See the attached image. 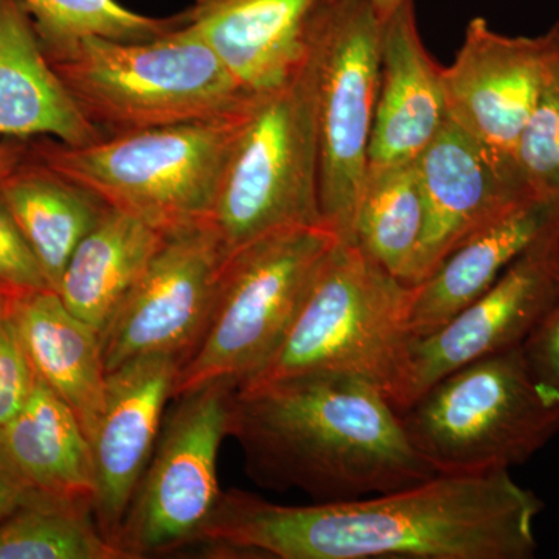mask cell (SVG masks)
Here are the masks:
<instances>
[{"label":"cell","instance_id":"6da1fadb","mask_svg":"<svg viewBox=\"0 0 559 559\" xmlns=\"http://www.w3.org/2000/svg\"><path fill=\"white\" fill-rule=\"evenodd\" d=\"M543 509L510 471L437 474L373 498L299 507L229 489L198 543L280 559H532Z\"/></svg>","mask_w":559,"mask_h":559},{"label":"cell","instance_id":"7a4b0ae2","mask_svg":"<svg viewBox=\"0 0 559 559\" xmlns=\"http://www.w3.org/2000/svg\"><path fill=\"white\" fill-rule=\"evenodd\" d=\"M227 432L257 485L300 489L319 503L384 495L437 476L412 447L384 390L358 374L322 371L235 389Z\"/></svg>","mask_w":559,"mask_h":559},{"label":"cell","instance_id":"3957f363","mask_svg":"<svg viewBox=\"0 0 559 559\" xmlns=\"http://www.w3.org/2000/svg\"><path fill=\"white\" fill-rule=\"evenodd\" d=\"M40 44L70 97L103 138L213 119L255 98L183 14L179 25L153 39Z\"/></svg>","mask_w":559,"mask_h":559},{"label":"cell","instance_id":"277c9868","mask_svg":"<svg viewBox=\"0 0 559 559\" xmlns=\"http://www.w3.org/2000/svg\"><path fill=\"white\" fill-rule=\"evenodd\" d=\"M255 98L246 108L213 119L87 145L46 139L33 153L36 162L90 191L106 207L130 213L164 235L178 234L212 221Z\"/></svg>","mask_w":559,"mask_h":559},{"label":"cell","instance_id":"5b68a950","mask_svg":"<svg viewBox=\"0 0 559 559\" xmlns=\"http://www.w3.org/2000/svg\"><path fill=\"white\" fill-rule=\"evenodd\" d=\"M414 293L358 246L337 240L285 340L237 389L336 371L377 382L392 400L412 340Z\"/></svg>","mask_w":559,"mask_h":559},{"label":"cell","instance_id":"8992f818","mask_svg":"<svg viewBox=\"0 0 559 559\" xmlns=\"http://www.w3.org/2000/svg\"><path fill=\"white\" fill-rule=\"evenodd\" d=\"M400 415L437 474L510 471L559 433V400L535 380L521 345L444 374Z\"/></svg>","mask_w":559,"mask_h":559},{"label":"cell","instance_id":"52a82bcc","mask_svg":"<svg viewBox=\"0 0 559 559\" xmlns=\"http://www.w3.org/2000/svg\"><path fill=\"white\" fill-rule=\"evenodd\" d=\"M340 238L323 226L264 235L226 257L204 333L180 364L173 400L216 381L235 388L270 360Z\"/></svg>","mask_w":559,"mask_h":559},{"label":"cell","instance_id":"ba28073f","mask_svg":"<svg viewBox=\"0 0 559 559\" xmlns=\"http://www.w3.org/2000/svg\"><path fill=\"white\" fill-rule=\"evenodd\" d=\"M210 223L226 255L272 231L323 226L314 75L308 55L282 86L257 95Z\"/></svg>","mask_w":559,"mask_h":559},{"label":"cell","instance_id":"9c48e42d","mask_svg":"<svg viewBox=\"0 0 559 559\" xmlns=\"http://www.w3.org/2000/svg\"><path fill=\"white\" fill-rule=\"evenodd\" d=\"M384 17L366 0H322L308 35L319 134V202L326 229L352 241L380 90Z\"/></svg>","mask_w":559,"mask_h":559},{"label":"cell","instance_id":"30bf717a","mask_svg":"<svg viewBox=\"0 0 559 559\" xmlns=\"http://www.w3.org/2000/svg\"><path fill=\"white\" fill-rule=\"evenodd\" d=\"M235 389L216 381L175 399L117 536L128 559L170 554L200 539L223 492L216 462L229 436Z\"/></svg>","mask_w":559,"mask_h":559},{"label":"cell","instance_id":"8fae6325","mask_svg":"<svg viewBox=\"0 0 559 559\" xmlns=\"http://www.w3.org/2000/svg\"><path fill=\"white\" fill-rule=\"evenodd\" d=\"M226 257L212 223L167 235L100 331L106 374L148 356L182 364L207 325Z\"/></svg>","mask_w":559,"mask_h":559},{"label":"cell","instance_id":"7c38bea8","mask_svg":"<svg viewBox=\"0 0 559 559\" xmlns=\"http://www.w3.org/2000/svg\"><path fill=\"white\" fill-rule=\"evenodd\" d=\"M559 293V215L485 290L450 322L412 337L392 395L399 412L444 374L473 360L520 347Z\"/></svg>","mask_w":559,"mask_h":559},{"label":"cell","instance_id":"4fadbf2b","mask_svg":"<svg viewBox=\"0 0 559 559\" xmlns=\"http://www.w3.org/2000/svg\"><path fill=\"white\" fill-rule=\"evenodd\" d=\"M543 72V36L502 35L484 17L469 22L457 57L443 68L448 117L506 170L521 173L518 143Z\"/></svg>","mask_w":559,"mask_h":559},{"label":"cell","instance_id":"5bb4252c","mask_svg":"<svg viewBox=\"0 0 559 559\" xmlns=\"http://www.w3.org/2000/svg\"><path fill=\"white\" fill-rule=\"evenodd\" d=\"M417 164L426 223L403 280L409 286L425 282L455 249L489 224L539 200L521 173L499 167L450 119L419 154Z\"/></svg>","mask_w":559,"mask_h":559},{"label":"cell","instance_id":"9a60e30c","mask_svg":"<svg viewBox=\"0 0 559 559\" xmlns=\"http://www.w3.org/2000/svg\"><path fill=\"white\" fill-rule=\"evenodd\" d=\"M179 366L175 356H148L106 374L105 411L91 447L94 520L114 546L159 439Z\"/></svg>","mask_w":559,"mask_h":559},{"label":"cell","instance_id":"2e32d148","mask_svg":"<svg viewBox=\"0 0 559 559\" xmlns=\"http://www.w3.org/2000/svg\"><path fill=\"white\" fill-rule=\"evenodd\" d=\"M320 2L194 0L183 17L242 90L259 95L282 86L307 60Z\"/></svg>","mask_w":559,"mask_h":559},{"label":"cell","instance_id":"e0dca14e","mask_svg":"<svg viewBox=\"0 0 559 559\" xmlns=\"http://www.w3.org/2000/svg\"><path fill=\"white\" fill-rule=\"evenodd\" d=\"M448 119L443 68L426 50L407 0L382 27L369 167L417 160Z\"/></svg>","mask_w":559,"mask_h":559},{"label":"cell","instance_id":"ac0fdd59","mask_svg":"<svg viewBox=\"0 0 559 559\" xmlns=\"http://www.w3.org/2000/svg\"><path fill=\"white\" fill-rule=\"evenodd\" d=\"M81 146L103 139L70 97L21 0H0V139Z\"/></svg>","mask_w":559,"mask_h":559},{"label":"cell","instance_id":"d6986e66","mask_svg":"<svg viewBox=\"0 0 559 559\" xmlns=\"http://www.w3.org/2000/svg\"><path fill=\"white\" fill-rule=\"evenodd\" d=\"M0 466L33 495L94 513L91 441L68 404L38 378L20 414L0 429Z\"/></svg>","mask_w":559,"mask_h":559},{"label":"cell","instance_id":"ffe728a7","mask_svg":"<svg viewBox=\"0 0 559 559\" xmlns=\"http://www.w3.org/2000/svg\"><path fill=\"white\" fill-rule=\"evenodd\" d=\"M10 314L36 378L68 404L92 443L106 401L100 333L51 289L14 301Z\"/></svg>","mask_w":559,"mask_h":559},{"label":"cell","instance_id":"44dd1931","mask_svg":"<svg viewBox=\"0 0 559 559\" xmlns=\"http://www.w3.org/2000/svg\"><path fill=\"white\" fill-rule=\"evenodd\" d=\"M558 215L559 198H539L463 242L425 282L414 286L411 337L439 330L479 299Z\"/></svg>","mask_w":559,"mask_h":559},{"label":"cell","instance_id":"7402d4cb","mask_svg":"<svg viewBox=\"0 0 559 559\" xmlns=\"http://www.w3.org/2000/svg\"><path fill=\"white\" fill-rule=\"evenodd\" d=\"M165 237L130 213L106 209L70 257L57 290L62 304L100 333Z\"/></svg>","mask_w":559,"mask_h":559},{"label":"cell","instance_id":"603a6c76","mask_svg":"<svg viewBox=\"0 0 559 559\" xmlns=\"http://www.w3.org/2000/svg\"><path fill=\"white\" fill-rule=\"evenodd\" d=\"M0 198L57 293L76 246L105 215L106 205L46 165L22 164L0 183Z\"/></svg>","mask_w":559,"mask_h":559},{"label":"cell","instance_id":"cb8c5ba5","mask_svg":"<svg viewBox=\"0 0 559 559\" xmlns=\"http://www.w3.org/2000/svg\"><path fill=\"white\" fill-rule=\"evenodd\" d=\"M425 223L417 160L367 168L349 242L403 282Z\"/></svg>","mask_w":559,"mask_h":559},{"label":"cell","instance_id":"d4e9b609","mask_svg":"<svg viewBox=\"0 0 559 559\" xmlns=\"http://www.w3.org/2000/svg\"><path fill=\"white\" fill-rule=\"evenodd\" d=\"M0 559H128L92 510L33 496L0 522Z\"/></svg>","mask_w":559,"mask_h":559},{"label":"cell","instance_id":"484cf974","mask_svg":"<svg viewBox=\"0 0 559 559\" xmlns=\"http://www.w3.org/2000/svg\"><path fill=\"white\" fill-rule=\"evenodd\" d=\"M31 14L40 43L80 38L146 40L170 32L182 21L143 16L117 0H21Z\"/></svg>","mask_w":559,"mask_h":559},{"label":"cell","instance_id":"4316f807","mask_svg":"<svg viewBox=\"0 0 559 559\" xmlns=\"http://www.w3.org/2000/svg\"><path fill=\"white\" fill-rule=\"evenodd\" d=\"M544 72L520 143L522 178L538 198H559V22L544 33Z\"/></svg>","mask_w":559,"mask_h":559},{"label":"cell","instance_id":"83f0119b","mask_svg":"<svg viewBox=\"0 0 559 559\" xmlns=\"http://www.w3.org/2000/svg\"><path fill=\"white\" fill-rule=\"evenodd\" d=\"M46 289L51 288L38 257L0 198V305L10 310L14 301Z\"/></svg>","mask_w":559,"mask_h":559},{"label":"cell","instance_id":"f1b7e54d","mask_svg":"<svg viewBox=\"0 0 559 559\" xmlns=\"http://www.w3.org/2000/svg\"><path fill=\"white\" fill-rule=\"evenodd\" d=\"M35 382V371L10 310L0 305V429L20 414Z\"/></svg>","mask_w":559,"mask_h":559},{"label":"cell","instance_id":"f546056e","mask_svg":"<svg viewBox=\"0 0 559 559\" xmlns=\"http://www.w3.org/2000/svg\"><path fill=\"white\" fill-rule=\"evenodd\" d=\"M521 347L535 380L559 400V293Z\"/></svg>","mask_w":559,"mask_h":559},{"label":"cell","instance_id":"4dcf8cb0","mask_svg":"<svg viewBox=\"0 0 559 559\" xmlns=\"http://www.w3.org/2000/svg\"><path fill=\"white\" fill-rule=\"evenodd\" d=\"M33 496L36 495L22 487L20 481L10 476L9 471L0 466V522L5 521Z\"/></svg>","mask_w":559,"mask_h":559},{"label":"cell","instance_id":"1f68e13d","mask_svg":"<svg viewBox=\"0 0 559 559\" xmlns=\"http://www.w3.org/2000/svg\"><path fill=\"white\" fill-rule=\"evenodd\" d=\"M27 150L20 140L0 139V183L24 164Z\"/></svg>","mask_w":559,"mask_h":559},{"label":"cell","instance_id":"d6a6232c","mask_svg":"<svg viewBox=\"0 0 559 559\" xmlns=\"http://www.w3.org/2000/svg\"><path fill=\"white\" fill-rule=\"evenodd\" d=\"M366 2H369L385 20L389 14H392L393 11L403 5L404 2H407V0H366Z\"/></svg>","mask_w":559,"mask_h":559}]
</instances>
